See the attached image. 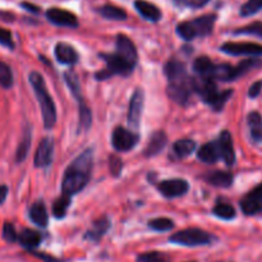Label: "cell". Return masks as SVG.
Masks as SVG:
<instances>
[{"mask_svg": "<svg viewBox=\"0 0 262 262\" xmlns=\"http://www.w3.org/2000/svg\"><path fill=\"white\" fill-rule=\"evenodd\" d=\"M216 14H205L191 20H184L177 26V33L183 40L191 41L199 37H206L214 31Z\"/></svg>", "mask_w": 262, "mask_h": 262, "instance_id": "5", "label": "cell"}, {"mask_svg": "<svg viewBox=\"0 0 262 262\" xmlns=\"http://www.w3.org/2000/svg\"><path fill=\"white\" fill-rule=\"evenodd\" d=\"M191 262H196V261H191Z\"/></svg>", "mask_w": 262, "mask_h": 262, "instance_id": "49", "label": "cell"}, {"mask_svg": "<svg viewBox=\"0 0 262 262\" xmlns=\"http://www.w3.org/2000/svg\"><path fill=\"white\" fill-rule=\"evenodd\" d=\"M148 227L151 229L156 230V232H168V230L174 228V222L168 219V217H158V219L150 220L148 222Z\"/></svg>", "mask_w": 262, "mask_h": 262, "instance_id": "35", "label": "cell"}, {"mask_svg": "<svg viewBox=\"0 0 262 262\" xmlns=\"http://www.w3.org/2000/svg\"><path fill=\"white\" fill-rule=\"evenodd\" d=\"M241 209L246 215H256L262 211V183L241 201Z\"/></svg>", "mask_w": 262, "mask_h": 262, "instance_id": "15", "label": "cell"}, {"mask_svg": "<svg viewBox=\"0 0 262 262\" xmlns=\"http://www.w3.org/2000/svg\"><path fill=\"white\" fill-rule=\"evenodd\" d=\"M31 253H32L33 256H36V257L40 258V260L43 261V262H64V261L59 260V258L54 257V256L46 255V253H42V252H36V251H31Z\"/></svg>", "mask_w": 262, "mask_h": 262, "instance_id": "45", "label": "cell"}, {"mask_svg": "<svg viewBox=\"0 0 262 262\" xmlns=\"http://www.w3.org/2000/svg\"><path fill=\"white\" fill-rule=\"evenodd\" d=\"M135 8L140 13L141 17L145 18L146 20H150V22H159L163 17L161 10L147 0H135Z\"/></svg>", "mask_w": 262, "mask_h": 262, "instance_id": "17", "label": "cell"}, {"mask_svg": "<svg viewBox=\"0 0 262 262\" xmlns=\"http://www.w3.org/2000/svg\"><path fill=\"white\" fill-rule=\"evenodd\" d=\"M115 53L122 56L129 66L135 68L138 59L137 49H136V45L128 36L123 35V33H119L117 36V51Z\"/></svg>", "mask_w": 262, "mask_h": 262, "instance_id": "13", "label": "cell"}, {"mask_svg": "<svg viewBox=\"0 0 262 262\" xmlns=\"http://www.w3.org/2000/svg\"><path fill=\"white\" fill-rule=\"evenodd\" d=\"M217 143H219L220 154H222V159L224 160V163L227 164L228 166L234 165L235 151L234 146H233V140L230 133L228 132V130H223V132L220 133Z\"/></svg>", "mask_w": 262, "mask_h": 262, "instance_id": "16", "label": "cell"}, {"mask_svg": "<svg viewBox=\"0 0 262 262\" xmlns=\"http://www.w3.org/2000/svg\"><path fill=\"white\" fill-rule=\"evenodd\" d=\"M178 7L182 8H191V9H199V8L205 7L207 3L211 0H173Z\"/></svg>", "mask_w": 262, "mask_h": 262, "instance_id": "41", "label": "cell"}, {"mask_svg": "<svg viewBox=\"0 0 262 262\" xmlns=\"http://www.w3.org/2000/svg\"><path fill=\"white\" fill-rule=\"evenodd\" d=\"M102 59L106 63V68L102 71L97 72L96 78L99 81H104V79L110 78L117 74H122V76H127L133 71V67L129 66L122 56L118 55L117 53L114 54H101Z\"/></svg>", "mask_w": 262, "mask_h": 262, "instance_id": "7", "label": "cell"}, {"mask_svg": "<svg viewBox=\"0 0 262 262\" xmlns=\"http://www.w3.org/2000/svg\"><path fill=\"white\" fill-rule=\"evenodd\" d=\"M212 68H214V63H212V61L210 60V58H207V56H200V58H197L193 63V71L196 72L200 77H207V78H209Z\"/></svg>", "mask_w": 262, "mask_h": 262, "instance_id": "31", "label": "cell"}, {"mask_svg": "<svg viewBox=\"0 0 262 262\" xmlns=\"http://www.w3.org/2000/svg\"><path fill=\"white\" fill-rule=\"evenodd\" d=\"M143 102H145V94L142 90H136L129 102V110H128V124L132 129L137 130L140 128L141 117H142Z\"/></svg>", "mask_w": 262, "mask_h": 262, "instance_id": "10", "label": "cell"}, {"mask_svg": "<svg viewBox=\"0 0 262 262\" xmlns=\"http://www.w3.org/2000/svg\"><path fill=\"white\" fill-rule=\"evenodd\" d=\"M234 35H250L262 38V22H253L246 27L238 28L234 31Z\"/></svg>", "mask_w": 262, "mask_h": 262, "instance_id": "37", "label": "cell"}, {"mask_svg": "<svg viewBox=\"0 0 262 262\" xmlns=\"http://www.w3.org/2000/svg\"><path fill=\"white\" fill-rule=\"evenodd\" d=\"M28 215H30V219L33 224L38 225L41 228H45L49 223V215L48 210H46L45 204L42 201H37L31 206L30 211H28Z\"/></svg>", "mask_w": 262, "mask_h": 262, "instance_id": "23", "label": "cell"}, {"mask_svg": "<svg viewBox=\"0 0 262 262\" xmlns=\"http://www.w3.org/2000/svg\"><path fill=\"white\" fill-rule=\"evenodd\" d=\"M220 50L229 55H251L262 56V45L252 42H227Z\"/></svg>", "mask_w": 262, "mask_h": 262, "instance_id": "11", "label": "cell"}, {"mask_svg": "<svg viewBox=\"0 0 262 262\" xmlns=\"http://www.w3.org/2000/svg\"><path fill=\"white\" fill-rule=\"evenodd\" d=\"M7 196H8V187L4 186V184H2V186H0V205L4 204V201L7 200Z\"/></svg>", "mask_w": 262, "mask_h": 262, "instance_id": "47", "label": "cell"}, {"mask_svg": "<svg viewBox=\"0 0 262 262\" xmlns=\"http://www.w3.org/2000/svg\"><path fill=\"white\" fill-rule=\"evenodd\" d=\"M92 123V114L90 112L89 107L81 102V107H79V129L87 130L91 127Z\"/></svg>", "mask_w": 262, "mask_h": 262, "instance_id": "39", "label": "cell"}, {"mask_svg": "<svg viewBox=\"0 0 262 262\" xmlns=\"http://www.w3.org/2000/svg\"><path fill=\"white\" fill-rule=\"evenodd\" d=\"M55 56L56 60L66 66H73L78 61V53L73 46L66 42H58L55 46Z\"/></svg>", "mask_w": 262, "mask_h": 262, "instance_id": "18", "label": "cell"}, {"mask_svg": "<svg viewBox=\"0 0 262 262\" xmlns=\"http://www.w3.org/2000/svg\"><path fill=\"white\" fill-rule=\"evenodd\" d=\"M31 141H32V133H31V128L27 127L23 132L20 142L17 147V152H15V163L20 164L23 160H26L28 155V151L31 147Z\"/></svg>", "mask_w": 262, "mask_h": 262, "instance_id": "27", "label": "cell"}, {"mask_svg": "<svg viewBox=\"0 0 262 262\" xmlns=\"http://www.w3.org/2000/svg\"><path fill=\"white\" fill-rule=\"evenodd\" d=\"M94 165V152L91 148L82 152L73 163L67 168L61 182V191L64 194L73 196L86 187L91 177Z\"/></svg>", "mask_w": 262, "mask_h": 262, "instance_id": "1", "label": "cell"}, {"mask_svg": "<svg viewBox=\"0 0 262 262\" xmlns=\"http://www.w3.org/2000/svg\"><path fill=\"white\" fill-rule=\"evenodd\" d=\"M165 74L169 79V97L177 104H187L191 92L193 91V87H192V78L187 73L184 64L178 60H170L165 64Z\"/></svg>", "mask_w": 262, "mask_h": 262, "instance_id": "2", "label": "cell"}, {"mask_svg": "<svg viewBox=\"0 0 262 262\" xmlns=\"http://www.w3.org/2000/svg\"><path fill=\"white\" fill-rule=\"evenodd\" d=\"M138 140H140V137H138L137 133L130 132L123 127L115 128L112 136L113 147L119 152H127V151L132 150L138 143Z\"/></svg>", "mask_w": 262, "mask_h": 262, "instance_id": "8", "label": "cell"}, {"mask_svg": "<svg viewBox=\"0 0 262 262\" xmlns=\"http://www.w3.org/2000/svg\"><path fill=\"white\" fill-rule=\"evenodd\" d=\"M197 158L201 160L202 163L206 164H215L219 159H222V154H220L219 143L216 142H209L206 145L202 146L197 152Z\"/></svg>", "mask_w": 262, "mask_h": 262, "instance_id": "20", "label": "cell"}, {"mask_svg": "<svg viewBox=\"0 0 262 262\" xmlns=\"http://www.w3.org/2000/svg\"><path fill=\"white\" fill-rule=\"evenodd\" d=\"M3 238L7 241L8 243H14L18 241V234L15 232V228L12 223H5L3 225Z\"/></svg>", "mask_w": 262, "mask_h": 262, "instance_id": "42", "label": "cell"}, {"mask_svg": "<svg viewBox=\"0 0 262 262\" xmlns=\"http://www.w3.org/2000/svg\"><path fill=\"white\" fill-rule=\"evenodd\" d=\"M110 228V222L107 217H100L99 220L92 223L91 228L86 232L84 238L92 242H99L102 237H104L105 233L109 230Z\"/></svg>", "mask_w": 262, "mask_h": 262, "instance_id": "21", "label": "cell"}, {"mask_svg": "<svg viewBox=\"0 0 262 262\" xmlns=\"http://www.w3.org/2000/svg\"><path fill=\"white\" fill-rule=\"evenodd\" d=\"M196 148V142L192 140H179L173 146V155L176 159L188 158Z\"/></svg>", "mask_w": 262, "mask_h": 262, "instance_id": "28", "label": "cell"}, {"mask_svg": "<svg viewBox=\"0 0 262 262\" xmlns=\"http://www.w3.org/2000/svg\"><path fill=\"white\" fill-rule=\"evenodd\" d=\"M192 87H193V91L197 92L202 97V100L216 112H220L224 107L229 97L233 95V90H225L220 92L214 79L207 78V77L199 76L196 78H192Z\"/></svg>", "mask_w": 262, "mask_h": 262, "instance_id": "4", "label": "cell"}, {"mask_svg": "<svg viewBox=\"0 0 262 262\" xmlns=\"http://www.w3.org/2000/svg\"><path fill=\"white\" fill-rule=\"evenodd\" d=\"M110 171L114 177H118L123 169V163L118 156H110Z\"/></svg>", "mask_w": 262, "mask_h": 262, "instance_id": "43", "label": "cell"}, {"mask_svg": "<svg viewBox=\"0 0 262 262\" xmlns=\"http://www.w3.org/2000/svg\"><path fill=\"white\" fill-rule=\"evenodd\" d=\"M261 66L262 61L257 60V59H247V60L241 61L237 67H234V81L243 77L245 74H247L248 72L253 71L256 68H260Z\"/></svg>", "mask_w": 262, "mask_h": 262, "instance_id": "29", "label": "cell"}, {"mask_svg": "<svg viewBox=\"0 0 262 262\" xmlns=\"http://www.w3.org/2000/svg\"><path fill=\"white\" fill-rule=\"evenodd\" d=\"M66 82L68 84V87L71 89L72 94L74 95L77 100H79L81 102V86H79L78 82V77L73 73V72H67L66 73Z\"/></svg>", "mask_w": 262, "mask_h": 262, "instance_id": "38", "label": "cell"}, {"mask_svg": "<svg viewBox=\"0 0 262 262\" xmlns=\"http://www.w3.org/2000/svg\"><path fill=\"white\" fill-rule=\"evenodd\" d=\"M20 8H23L25 10L30 12L31 14H40V13H41V8L37 7V5L32 4V3L22 2V3H20Z\"/></svg>", "mask_w": 262, "mask_h": 262, "instance_id": "44", "label": "cell"}, {"mask_svg": "<svg viewBox=\"0 0 262 262\" xmlns=\"http://www.w3.org/2000/svg\"><path fill=\"white\" fill-rule=\"evenodd\" d=\"M261 90H262V81L255 82V83H253L252 86L250 87V91H248V96L252 97V99H255V97H257L258 95H260Z\"/></svg>", "mask_w": 262, "mask_h": 262, "instance_id": "46", "label": "cell"}, {"mask_svg": "<svg viewBox=\"0 0 262 262\" xmlns=\"http://www.w3.org/2000/svg\"><path fill=\"white\" fill-rule=\"evenodd\" d=\"M262 10V0H247L241 8V15L242 17H251Z\"/></svg>", "mask_w": 262, "mask_h": 262, "instance_id": "36", "label": "cell"}, {"mask_svg": "<svg viewBox=\"0 0 262 262\" xmlns=\"http://www.w3.org/2000/svg\"><path fill=\"white\" fill-rule=\"evenodd\" d=\"M69 206H71V196L68 194H61L59 199H56L53 204V214L56 219H61L66 216L67 211H68Z\"/></svg>", "mask_w": 262, "mask_h": 262, "instance_id": "30", "label": "cell"}, {"mask_svg": "<svg viewBox=\"0 0 262 262\" xmlns=\"http://www.w3.org/2000/svg\"><path fill=\"white\" fill-rule=\"evenodd\" d=\"M41 234L36 230L32 229H23L22 232L18 235V242L22 246L23 248H26L27 251H35V248H37L41 243Z\"/></svg>", "mask_w": 262, "mask_h": 262, "instance_id": "22", "label": "cell"}, {"mask_svg": "<svg viewBox=\"0 0 262 262\" xmlns=\"http://www.w3.org/2000/svg\"><path fill=\"white\" fill-rule=\"evenodd\" d=\"M100 15L110 20H125L127 19V12L123 8L117 7L113 4H105L97 9Z\"/></svg>", "mask_w": 262, "mask_h": 262, "instance_id": "25", "label": "cell"}, {"mask_svg": "<svg viewBox=\"0 0 262 262\" xmlns=\"http://www.w3.org/2000/svg\"><path fill=\"white\" fill-rule=\"evenodd\" d=\"M13 83L14 78H13L12 69L7 63L0 61V86L5 90H9L13 87Z\"/></svg>", "mask_w": 262, "mask_h": 262, "instance_id": "32", "label": "cell"}, {"mask_svg": "<svg viewBox=\"0 0 262 262\" xmlns=\"http://www.w3.org/2000/svg\"><path fill=\"white\" fill-rule=\"evenodd\" d=\"M54 154V142L53 138L45 137L41 140L40 145H38L37 150L35 154V166L36 168H48L53 160Z\"/></svg>", "mask_w": 262, "mask_h": 262, "instance_id": "14", "label": "cell"}, {"mask_svg": "<svg viewBox=\"0 0 262 262\" xmlns=\"http://www.w3.org/2000/svg\"><path fill=\"white\" fill-rule=\"evenodd\" d=\"M212 214L220 219L232 220L235 217V210L229 204H219L212 209Z\"/></svg>", "mask_w": 262, "mask_h": 262, "instance_id": "33", "label": "cell"}, {"mask_svg": "<svg viewBox=\"0 0 262 262\" xmlns=\"http://www.w3.org/2000/svg\"><path fill=\"white\" fill-rule=\"evenodd\" d=\"M205 179L211 186L224 187V188L230 187L233 183V176L230 173H228V171H211V173L205 177Z\"/></svg>", "mask_w": 262, "mask_h": 262, "instance_id": "26", "label": "cell"}, {"mask_svg": "<svg viewBox=\"0 0 262 262\" xmlns=\"http://www.w3.org/2000/svg\"><path fill=\"white\" fill-rule=\"evenodd\" d=\"M28 79H30L31 86L33 87V91H35L36 97L38 100V105L41 107L43 127L46 129H51L56 122V109L55 104H54L53 99H51V96L48 92V89H46L43 77L38 72H31Z\"/></svg>", "mask_w": 262, "mask_h": 262, "instance_id": "3", "label": "cell"}, {"mask_svg": "<svg viewBox=\"0 0 262 262\" xmlns=\"http://www.w3.org/2000/svg\"><path fill=\"white\" fill-rule=\"evenodd\" d=\"M46 18L50 23L60 27L77 28L78 27V18L72 12L61 8H50L46 10Z\"/></svg>", "mask_w": 262, "mask_h": 262, "instance_id": "9", "label": "cell"}, {"mask_svg": "<svg viewBox=\"0 0 262 262\" xmlns=\"http://www.w3.org/2000/svg\"><path fill=\"white\" fill-rule=\"evenodd\" d=\"M0 45L4 46V48L9 49V50H14L15 43L14 40H13L12 32L7 28L0 27Z\"/></svg>", "mask_w": 262, "mask_h": 262, "instance_id": "40", "label": "cell"}, {"mask_svg": "<svg viewBox=\"0 0 262 262\" xmlns=\"http://www.w3.org/2000/svg\"><path fill=\"white\" fill-rule=\"evenodd\" d=\"M158 189L164 197L174 199L186 194L189 189V184L184 179H166L158 184Z\"/></svg>", "mask_w": 262, "mask_h": 262, "instance_id": "12", "label": "cell"}, {"mask_svg": "<svg viewBox=\"0 0 262 262\" xmlns=\"http://www.w3.org/2000/svg\"><path fill=\"white\" fill-rule=\"evenodd\" d=\"M251 138L255 143H262V117L260 113L252 112L247 117Z\"/></svg>", "mask_w": 262, "mask_h": 262, "instance_id": "24", "label": "cell"}, {"mask_svg": "<svg viewBox=\"0 0 262 262\" xmlns=\"http://www.w3.org/2000/svg\"><path fill=\"white\" fill-rule=\"evenodd\" d=\"M0 18L4 20H13L14 19V15L12 13H7V12H0Z\"/></svg>", "mask_w": 262, "mask_h": 262, "instance_id": "48", "label": "cell"}, {"mask_svg": "<svg viewBox=\"0 0 262 262\" xmlns=\"http://www.w3.org/2000/svg\"><path fill=\"white\" fill-rule=\"evenodd\" d=\"M171 243L186 247H199V246H209L215 241L214 235L207 233L206 230L189 228V229L181 230L169 238Z\"/></svg>", "mask_w": 262, "mask_h": 262, "instance_id": "6", "label": "cell"}, {"mask_svg": "<svg viewBox=\"0 0 262 262\" xmlns=\"http://www.w3.org/2000/svg\"><path fill=\"white\" fill-rule=\"evenodd\" d=\"M166 142H168V137H166L165 132L163 130H158L151 136L150 141L147 143V147L145 148V156L151 158V156H156L165 148Z\"/></svg>", "mask_w": 262, "mask_h": 262, "instance_id": "19", "label": "cell"}, {"mask_svg": "<svg viewBox=\"0 0 262 262\" xmlns=\"http://www.w3.org/2000/svg\"><path fill=\"white\" fill-rule=\"evenodd\" d=\"M137 262H171L170 257L163 252L152 251V252H146L138 255Z\"/></svg>", "mask_w": 262, "mask_h": 262, "instance_id": "34", "label": "cell"}]
</instances>
